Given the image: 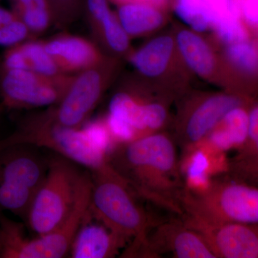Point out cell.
Returning a JSON list of instances; mask_svg holds the SVG:
<instances>
[{
	"label": "cell",
	"instance_id": "6da1fadb",
	"mask_svg": "<svg viewBox=\"0 0 258 258\" xmlns=\"http://www.w3.org/2000/svg\"><path fill=\"white\" fill-rule=\"evenodd\" d=\"M107 161L139 198L176 216L184 215L186 183L177 146L169 134L159 132L118 144Z\"/></svg>",
	"mask_w": 258,
	"mask_h": 258
},
{
	"label": "cell",
	"instance_id": "7a4b0ae2",
	"mask_svg": "<svg viewBox=\"0 0 258 258\" xmlns=\"http://www.w3.org/2000/svg\"><path fill=\"white\" fill-rule=\"evenodd\" d=\"M91 192L90 208L113 232L130 242L121 257H131L147 242L149 232L160 220L139 203L138 195L109 165L89 171Z\"/></svg>",
	"mask_w": 258,
	"mask_h": 258
},
{
	"label": "cell",
	"instance_id": "3957f363",
	"mask_svg": "<svg viewBox=\"0 0 258 258\" xmlns=\"http://www.w3.org/2000/svg\"><path fill=\"white\" fill-rule=\"evenodd\" d=\"M43 147L89 171L107 163L106 145L88 128H69L49 120L42 112L26 115L15 132L0 140V149L14 144Z\"/></svg>",
	"mask_w": 258,
	"mask_h": 258
},
{
	"label": "cell",
	"instance_id": "277c9868",
	"mask_svg": "<svg viewBox=\"0 0 258 258\" xmlns=\"http://www.w3.org/2000/svg\"><path fill=\"white\" fill-rule=\"evenodd\" d=\"M81 167L55 153L48 157L46 175L32 200L25 219L37 236L59 228L71 215L90 176L89 171L81 170Z\"/></svg>",
	"mask_w": 258,
	"mask_h": 258
},
{
	"label": "cell",
	"instance_id": "5b68a950",
	"mask_svg": "<svg viewBox=\"0 0 258 258\" xmlns=\"http://www.w3.org/2000/svg\"><path fill=\"white\" fill-rule=\"evenodd\" d=\"M181 205L184 215L205 221L258 223V187L226 174L201 189L186 184Z\"/></svg>",
	"mask_w": 258,
	"mask_h": 258
},
{
	"label": "cell",
	"instance_id": "8992f818",
	"mask_svg": "<svg viewBox=\"0 0 258 258\" xmlns=\"http://www.w3.org/2000/svg\"><path fill=\"white\" fill-rule=\"evenodd\" d=\"M91 182L85 183L71 215L59 228L34 238L25 235L24 226L0 211V258H62L71 244L91 203Z\"/></svg>",
	"mask_w": 258,
	"mask_h": 258
},
{
	"label": "cell",
	"instance_id": "52a82bcc",
	"mask_svg": "<svg viewBox=\"0 0 258 258\" xmlns=\"http://www.w3.org/2000/svg\"><path fill=\"white\" fill-rule=\"evenodd\" d=\"M47 164L48 158L35 146L14 144L0 149V211L12 212L25 221Z\"/></svg>",
	"mask_w": 258,
	"mask_h": 258
},
{
	"label": "cell",
	"instance_id": "ba28073f",
	"mask_svg": "<svg viewBox=\"0 0 258 258\" xmlns=\"http://www.w3.org/2000/svg\"><path fill=\"white\" fill-rule=\"evenodd\" d=\"M74 75L49 76L27 70L0 68V96L3 105L9 109L55 106L67 92Z\"/></svg>",
	"mask_w": 258,
	"mask_h": 258
},
{
	"label": "cell",
	"instance_id": "9c48e42d",
	"mask_svg": "<svg viewBox=\"0 0 258 258\" xmlns=\"http://www.w3.org/2000/svg\"><path fill=\"white\" fill-rule=\"evenodd\" d=\"M109 78V62L105 57L94 67L75 74L63 98L42 114L62 126L81 128L101 101Z\"/></svg>",
	"mask_w": 258,
	"mask_h": 258
},
{
	"label": "cell",
	"instance_id": "30bf717a",
	"mask_svg": "<svg viewBox=\"0 0 258 258\" xmlns=\"http://www.w3.org/2000/svg\"><path fill=\"white\" fill-rule=\"evenodd\" d=\"M165 254L176 258H217L203 236L179 217L159 222L132 257L157 258Z\"/></svg>",
	"mask_w": 258,
	"mask_h": 258
},
{
	"label": "cell",
	"instance_id": "8fae6325",
	"mask_svg": "<svg viewBox=\"0 0 258 258\" xmlns=\"http://www.w3.org/2000/svg\"><path fill=\"white\" fill-rule=\"evenodd\" d=\"M181 218L203 236L217 258H258V223L212 222L186 215Z\"/></svg>",
	"mask_w": 258,
	"mask_h": 258
},
{
	"label": "cell",
	"instance_id": "7c38bea8",
	"mask_svg": "<svg viewBox=\"0 0 258 258\" xmlns=\"http://www.w3.org/2000/svg\"><path fill=\"white\" fill-rule=\"evenodd\" d=\"M240 105V98L225 94L208 97L195 105L185 115L176 138H173L183 155L196 149L227 112Z\"/></svg>",
	"mask_w": 258,
	"mask_h": 258
},
{
	"label": "cell",
	"instance_id": "4fadbf2b",
	"mask_svg": "<svg viewBox=\"0 0 258 258\" xmlns=\"http://www.w3.org/2000/svg\"><path fill=\"white\" fill-rule=\"evenodd\" d=\"M129 241L113 232L88 208L70 249L72 258H111Z\"/></svg>",
	"mask_w": 258,
	"mask_h": 258
},
{
	"label": "cell",
	"instance_id": "5bb4252c",
	"mask_svg": "<svg viewBox=\"0 0 258 258\" xmlns=\"http://www.w3.org/2000/svg\"><path fill=\"white\" fill-rule=\"evenodd\" d=\"M44 45L64 74H79L99 64L106 57L94 41L69 33L44 40Z\"/></svg>",
	"mask_w": 258,
	"mask_h": 258
},
{
	"label": "cell",
	"instance_id": "9a60e30c",
	"mask_svg": "<svg viewBox=\"0 0 258 258\" xmlns=\"http://www.w3.org/2000/svg\"><path fill=\"white\" fill-rule=\"evenodd\" d=\"M108 3V0H84L83 13L97 45L113 53L123 54L128 50L129 36Z\"/></svg>",
	"mask_w": 258,
	"mask_h": 258
},
{
	"label": "cell",
	"instance_id": "2e32d148",
	"mask_svg": "<svg viewBox=\"0 0 258 258\" xmlns=\"http://www.w3.org/2000/svg\"><path fill=\"white\" fill-rule=\"evenodd\" d=\"M248 111L242 105L231 109L196 149L204 147L216 153L238 150L248 136Z\"/></svg>",
	"mask_w": 258,
	"mask_h": 258
},
{
	"label": "cell",
	"instance_id": "e0dca14e",
	"mask_svg": "<svg viewBox=\"0 0 258 258\" xmlns=\"http://www.w3.org/2000/svg\"><path fill=\"white\" fill-rule=\"evenodd\" d=\"M0 68L27 70L49 76L64 74L45 50L44 41L34 39L7 48Z\"/></svg>",
	"mask_w": 258,
	"mask_h": 258
},
{
	"label": "cell",
	"instance_id": "ac0fdd59",
	"mask_svg": "<svg viewBox=\"0 0 258 258\" xmlns=\"http://www.w3.org/2000/svg\"><path fill=\"white\" fill-rule=\"evenodd\" d=\"M171 37H157L144 45L131 56L134 69L147 77H156L164 72L173 50Z\"/></svg>",
	"mask_w": 258,
	"mask_h": 258
},
{
	"label": "cell",
	"instance_id": "d6986e66",
	"mask_svg": "<svg viewBox=\"0 0 258 258\" xmlns=\"http://www.w3.org/2000/svg\"><path fill=\"white\" fill-rule=\"evenodd\" d=\"M117 18L128 36H139L159 28L163 16L159 7L147 3L118 5Z\"/></svg>",
	"mask_w": 258,
	"mask_h": 258
},
{
	"label": "cell",
	"instance_id": "ffe728a7",
	"mask_svg": "<svg viewBox=\"0 0 258 258\" xmlns=\"http://www.w3.org/2000/svg\"><path fill=\"white\" fill-rule=\"evenodd\" d=\"M180 52L190 69L201 76L210 74L215 60L210 47L201 37L192 32H180L177 35Z\"/></svg>",
	"mask_w": 258,
	"mask_h": 258
},
{
	"label": "cell",
	"instance_id": "44dd1931",
	"mask_svg": "<svg viewBox=\"0 0 258 258\" xmlns=\"http://www.w3.org/2000/svg\"><path fill=\"white\" fill-rule=\"evenodd\" d=\"M13 12L30 29L33 36L40 35L53 25L49 0H11Z\"/></svg>",
	"mask_w": 258,
	"mask_h": 258
},
{
	"label": "cell",
	"instance_id": "7402d4cb",
	"mask_svg": "<svg viewBox=\"0 0 258 258\" xmlns=\"http://www.w3.org/2000/svg\"><path fill=\"white\" fill-rule=\"evenodd\" d=\"M175 11L181 20L197 31H204L212 25L205 0H176Z\"/></svg>",
	"mask_w": 258,
	"mask_h": 258
},
{
	"label": "cell",
	"instance_id": "603a6c76",
	"mask_svg": "<svg viewBox=\"0 0 258 258\" xmlns=\"http://www.w3.org/2000/svg\"><path fill=\"white\" fill-rule=\"evenodd\" d=\"M53 25L57 28H69L83 13L84 0H49Z\"/></svg>",
	"mask_w": 258,
	"mask_h": 258
},
{
	"label": "cell",
	"instance_id": "cb8c5ba5",
	"mask_svg": "<svg viewBox=\"0 0 258 258\" xmlns=\"http://www.w3.org/2000/svg\"><path fill=\"white\" fill-rule=\"evenodd\" d=\"M227 54L231 62L242 71L248 73L257 71V51L245 40L231 44Z\"/></svg>",
	"mask_w": 258,
	"mask_h": 258
},
{
	"label": "cell",
	"instance_id": "d4e9b609",
	"mask_svg": "<svg viewBox=\"0 0 258 258\" xmlns=\"http://www.w3.org/2000/svg\"><path fill=\"white\" fill-rule=\"evenodd\" d=\"M240 18V12H234L214 24L222 40L231 44L246 40L247 33L241 24Z\"/></svg>",
	"mask_w": 258,
	"mask_h": 258
},
{
	"label": "cell",
	"instance_id": "484cf974",
	"mask_svg": "<svg viewBox=\"0 0 258 258\" xmlns=\"http://www.w3.org/2000/svg\"><path fill=\"white\" fill-rule=\"evenodd\" d=\"M226 175L258 187V159L238 161L231 158L226 163Z\"/></svg>",
	"mask_w": 258,
	"mask_h": 258
},
{
	"label": "cell",
	"instance_id": "4316f807",
	"mask_svg": "<svg viewBox=\"0 0 258 258\" xmlns=\"http://www.w3.org/2000/svg\"><path fill=\"white\" fill-rule=\"evenodd\" d=\"M33 37L30 29L19 18L0 27V46L2 47L9 48L31 40Z\"/></svg>",
	"mask_w": 258,
	"mask_h": 258
},
{
	"label": "cell",
	"instance_id": "83f0119b",
	"mask_svg": "<svg viewBox=\"0 0 258 258\" xmlns=\"http://www.w3.org/2000/svg\"><path fill=\"white\" fill-rule=\"evenodd\" d=\"M18 18L13 10L5 9L0 6V27Z\"/></svg>",
	"mask_w": 258,
	"mask_h": 258
},
{
	"label": "cell",
	"instance_id": "f1b7e54d",
	"mask_svg": "<svg viewBox=\"0 0 258 258\" xmlns=\"http://www.w3.org/2000/svg\"><path fill=\"white\" fill-rule=\"evenodd\" d=\"M108 1L113 2L115 4L120 5L126 4V3H147V4H150L155 5V6L159 7L165 3L166 0H108Z\"/></svg>",
	"mask_w": 258,
	"mask_h": 258
},
{
	"label": "cell",
	"instance_id": "f546056e",
	"mask_svg": "<svg viewBox=\"0 0 258 258\" xmlns=\"http://www.w3.org/2000/svg\"><path fill=\"white\" fill-rule=\"evenodd\" d=\"M0 1H1V0H0Z\"/></svg>",
	"mask_w": 258,
	"mask_h": 258
}]
</instances>
